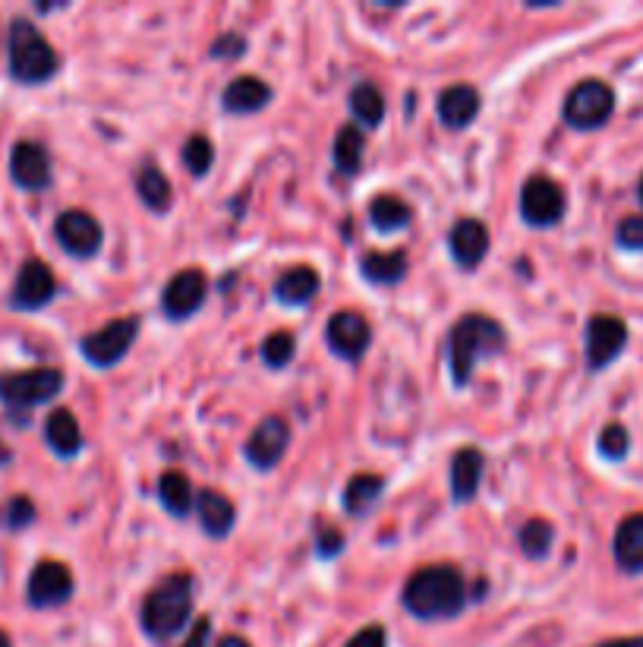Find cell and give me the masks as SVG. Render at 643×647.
Masks as SVG:
<instances>
[{
  "mask_svg": "<svg viewBox=\"0 0 643 647\" xmlns=\"http://www.w3.org/2000/svg\"><path fill=\"white\" fill-rule=\"evenodd\" d=\"M400 601L410 616H417L422 623H439L464 613L470 594H467L464 575L454 565H426L404 584Z\"/></svg>",
  "mask_w": 643,
  "mask_h": 647,
  "instance_id": "obj_1",
  "label": "cell"
},
{
  "mask_svg": "<svg viewBox=\"0 0 643 647\" xmlns=\"http://www.w3.org/2000/svg\"><path fill=\"white\" fill-rule=\"evenodd\" d=\"M508 344L502 322H495L486 312H467L454 322L448 336V367L454 385H467L473 370L489 358H499Z\"/></svg>",
  "mask_w": 643,
  "mask_h": 647,
  "instance_id": "obj_2",
  "label": "cell"
},
{
  "mask_svg": "<svg viewBox=\"0 0 643 647\" xmlns=\"http://www.w3.org/2000/svg\"><path fill=\"white\" fill-rule=\"evenodd\" d=\"M193 616V575H168L142 603V628L156 641H171Z\"/></svg>",
  "mask_w": 643,
  "mask_h": 647,
  "instance_id": "obj_3",
  "label": "cell"
},
{
  "mask_svg": "<svg viewBox=\"0 0 643 647\" xmlns=\"http://www.w3.org/2000/svg\"><path fill=\"white\" fill-rule=\"evenodd\" d=\"M57 67L61 61L45 35L29 20H17L10 29V76L17 83L35 86V83H47Z\"/></svg>",
  "mask_w": 643,
  "mask_h": 647,
  "instance_id": "obj_4",
  "label": "cell"
},
{
  "mask_svg": "<svg viewBox=\"0 0 643 647\" xmlns=\"http://www.w3.org/2000/svg\"><path fill=\"white\" fill-rule=\"evenodd\" d=\"M615 114V92L599 79H583L568 92L561 117L571 130H599Z\"/></svg>",
  "mask_w": 643,
  "mask_h": 647,
  "instance_id": "obj_5",
  "label": "cell"
},
{
  "mask_svg": "<svg viewBox=\"0 0 643 647\" xmlns=\"http://www.w3.org/2000/svg\"><path fill=\"white\" fill-rule=\"evenodd\" d=\"M61 392H64L61 370H25V373L0 376V402L13 411H32L57 399Z\"/></svg>",
  "mask_w": 643,
  "mask_h": 647,
  "instance_id": "obj_6",
  "label": "cell"
},
{
  "mask_svg": "<svg viewBox=\"0 0 643 647\" xmlns=\"http://www.w3.org/2000/svg\"><path fill=\"white\" fill-rule=\"evenodd\" d=\"M139 338V319L136 316H127V319H114L105 329L92 332L79 341V351L83 358L89 360L92 367L98 370H111L120 360L130 354L133 341Z\"/></svg>",
  "mask_w": 643,
  "mask_h": 647,
  "instance_id": "obj_7",
  "label": "cell"
},
{
  "mask_svg": "<svg viewBox=\"0 0 643 647\" xmlns=\"http://www.w3.org/2000/svg\"><path fill=\"white\" fill-rule=\"evenodd\" d=\"M565 190L555 183L553 178H543L536 174L524 183L521 190V215L524 222L533 224V227H553L565 219Z\"/></svg>",
  "mask_w": 643,
  "mask_h": 647,
  "instance_id": "obj_8",
  "label": "cell"
},
{
  "mask_svg": "<svg viewBox=\"0 0 643 647\" xmlns=\"http://www.w3.org/2000/svg\"><path fill=\"white\" fill-rule=\"evenodd\" d=\"M205 294H208V282H205L200 268H183L161 290V310L168 319L183 322V319H190L202 310Z\"/></svg>",
  "mask_w": 643,
  "mask_h": 647,
  "instance_id": "obj_9",
  "label": "cell"
},
{
  "mask_svg": "<svg viewBox=\"0 0 643 647\" xmlns=\"http://www.w3.org/2000/svg\"><path fill=\"white\" fill-rule=\"evenodd\" d=\"M288 446H290V424L285 421V417L271 414V417H266L262 424L253 429V436H249V443H246L244 455H246V462H249L256 470H271L281 465V458H285Z\"/></svg>",
  "mask_w": 643,
  "mask_h": 647,
  "instance_id": "obj_10",
  "label": "cell"
},
{
  "mask_svg": "<svg viewBox=\"0 0 643 647\" xmlns=\"http://www.w3.org/2000/svg\"><path fill=\"white\" fill-rule=\"evenodd\" d=\"M54 237H57V244L64 246L69 256H79V259L95 256V253L101 250V244H105L101 224L95 222L89 212H83V209H69V212H64V215L54 222Z\"/></svg>",
  "mask_w": 643,
  "mask_h": 647,
  "instance_id": "obj_11",
  "label": "cell"
},
{
  "mask_svg": "<svg viewBox=\"0 0 643 647\" xmlns=\"http://www.w3.org/2000/svg\"><path fill=\"white\" fill-rule=\"evenodd\" d=\"M29 603L35 609H51V606H61L73 597V575L64 562H54L45 559L32 569L29 575V591H25Z\"/></svg>",
  "mask_w": 643,
  "mask_h": 647,
  "instance_id": "obj_12",
  "label": "cell"
},
{
  "mask_svg": "<svg viewBox=\"0 0 643 647\" xmlns=\"http://www.w3.org/2000/svg\"><path fill=\"white\" fill-rule=\"evenodd\" d=\"M624 344H628V326L621 322L619 316L599 312L587 322V363H590V370L609 367L624 351Z\"/></svg>",
  "mask_w": 643,
  "mask_h": 647,
  "instance_id": "obj_13",
  "label": "cell"
},
{
  "mask_svg": "<svg viewBox=\"0 0 643 647\" xmlns=\"http://www.w3.org/2000/svg\"><path fill=\"white\" fill-rule=\"evenodd\" d=\"M325 338H329V348L341 360H360L366 354L369 341H373V329L360 312L341 310L329 319Z\"/></svg>",
  "mask_w": 643,
  "mask_h": 647,
  "instance_id": "obj_14",
  "label": "cell"
},
{
  "mask_svg": "<svg viewBox=\"0 0 643 647\" xmlns=\"http://www.w3.org/2000/svg\"><path fill=\"white\" fill-rule=\"evenodd\" d=\"M57 294V282H54V272L42 259H29L20 275H17V285L10 294V304L17 310H42L45 304L54 300Z\"/></svg>",
  "mask_w": 643,
  "mask_h": 647,
  "instance_id": "obj_15",
  "label": "cell"
},
{
  "mask_svg": "<svg viewBox=\"0 0 643 647\" xmlns=\"http://www.w3.org/2000/svg\"><path fill=\"white\" fill-rule=\"evenodd\" d=\"M10 178L23 190H47L51 187V158L39 142H20L10 156Z\"/></svg>",
  "mask_w": 643,
  "mask_h": 647,
  "instance_id": "obj_16",
  "label": "cell"
},
{
  "mask_svg": "<svg viewBox=\"0 0 643 647\" xmlns=\"http://www.w3.org/2000/svg\"><path fill=\"white\" fill-rule=\"evenodd\" d=\"M448 246L451 256L461 268H476L489 253V231L486 224L476 219H461L448 234Z\"/></svg>",
  "mask_w": 643,
  "mask_h": 647,
  "instance_id": "obj_17",
  "label": "cell"
},
{
  "mask_svg": "<svg viewBox=\"0 0 643 647\" xmlns=\"http://www.w3.org/2000/svg\"><path fill=\"white\" fill-rule=\"evenodd\" d=\"M436 114L444 130H464L480 114V92L473 86H448L436 102Z\"/></svg>",
  "mask_w": 643,
  "mask_h": 647,
  "instance_id": "obj_18",
  "label": "cell"
},
{
  "mask_svg": "<svg viewBox=\"0 0 643 647\" xmlns=\"http://www.w3.org/2000/svg\"><path fill=\"white\" fill-rule=\"evenodd\" d=\"M483 468H486V458H483L480 448H461L451 458V499L458 506H464L476 496L480 480H483Z\"/></svg>",
  "mask_w": 643,
  "mask_h": 647,
  "instance_id": "obj_19",
  "label": "cell"
},
{
  "mask_svg": "<svg viewBox=\"0 0 643 647\" xmlns=\"http://www.w3.org/2000/svg\"><path fill=\"white\" fill-rule=\"evenodd\" d=\"M271 102V86H266L259 76H237L227 83L222 95V108L227 114H256Z\"/></svg>",
  "mask_w": 643,
  "mask_h": 647,
  "instance_id": "obj_20",
  "label": "cell"
},
{
  "mask_svg": "<svg viewBox=\"0 0 643 647\" xmlns=\"http://www.w3.org/2000/svg\"><path fill=\"white\" fill-rule=\"evenodd\" d=\"M196 515H200L202 531L215 540L231 534L234 521H237V512L231 506V499L218 490H200L196 492Z\"/></svg>",
  "mask_w": 643,
  "mask_h": 647,
  "instance_id": "obj_21",
  "label": "cell"
},
{
  "mask_svg": "<svg viewBox=\"0 0 643 647\" xmlns=\"http://www.w3.org/2000/svg\"><path fill=\"white\" fill-rule=\"evenodd\" d=\"M615 562H619L624 572L637 575L643 572V512L628 515L615 531Z\"/></svg>",
  "mask_w": 643,
  "mask_h": 647,
  "instance_id": "obj_22",
  "label": "cell"
},
{
  "mask_svg": "<svg viewBox=\"0 0 643 647\" xmlns=\"http://www.w3.org/2000/svg\"><path fill=\"white\" fill-rule=\"evenodd\" d=\"M45 439H47V446L54 448L61 458H73V455H79V448H83V429H79L76 414L67 411V407L51 411V417L45 421Z\"/></svg>",
  "mask_w": 643,
  "mask_h": 647,
  "instance_id": "obj_23",
  "label": "cell"
},
{
  "mask_svg": "<svg viewBox=\"0 0 643 647\" xmlns=\"http://www.w3.org/2000/svg\"><path fill=\"white\" fill-rule=\"evenodd\" d=\"M319 272L312 266H297L288 268L281 278H278V285H275V297H278V304H285V307H303V304H310L312 297L319 294Z\"/></svg>",
  "mask_w": 643,
  "mask_h": 647,
  "instance_id": "obj_24",
  "label": "cell"
},
{
  "mask_svg": "<svg viewBox=\"0 0 643 647\" xmlns=\"http://www.w3.org/2000/svg\"><path fill=\"white\" fill-rule=\"evenodd\" d=\"M410 259L404 250H392V253H366L360 259V275L373 285H398L407 275Z\"/></svg>",
  "mask_w": 643,
  "mask_h": 647,
  "instance_id": "obj_25",
  "label": "cell"
},
{
  "mask_svg": "<svg viewBox=\"0 0 643 647\" xmlns=\"http://www.w3.org/2000/svg\"><path fill=\"white\" fill-rule=\"evenodd\" d=\"M136 193H139V202H142L146 209L158 212V215L168 212V209H171V200H174L171 180L164 178L152 161H146V165L136 171Z\"/></svg>",
  "mask_w": 643,
  "mask_h": 647,
  "instance_id": "obj_26",
  "label": "cell"
},
{
  "mask_svg": "<svg viewBox=\"0 0 643 647\" xmlns=\"http://www.w3.org/2000/svg\"><path fill=\"white\" fill-rule=\"evenodd\" d=\"M158 499L168 512L174 518H186V515L196 509V496L190 480L180 474V470H164L161 480H158Z\"/></svg>",
  "mask_w": 643,
  "mask_h": 647,
  "instance_id": "obj_27",
  "label": "cell"
},
{
  "mask_svg": "<svg viewBox=\"0 0 643 647\" xmlns=\"http://www.w3.org/2000/svg\"><path fill=\"white\" fill-rule=\"evenodd\" d=\"M385 490V480L376 474H356L354 480L347 484V490L341 496V506L344 512L363 518L366 512H373V506L378 502V496Z\"/></svg>",
  "mask_w": 643,
  "mask_h": 647,
  "instance_id": "obj_28",
  "label": "cell"
},
{
  "mask_svg": "<svg viewBox=\"0 0 643 647\" xmlns=\"http://www.w3.org/2000/svg\"><path fill=\"white\" fill-rule=\"evenodd\" d=\"M369 222H373V227L382 231V234L404 231L407 224L414 222V209L404 200H398V197L382 193V197H376V200L369 202Z\"/></svg>",
  "mask_w": 643,
  "mask_h": 647,
  "instance_id": "obj_29",
  "label": "cell"
},
{
  "mask_svg": "<svg viewBox=\"0 0 643 647\" xmlns=\"http://www.w3.org/2000/svg\"><path fill=\"white\" fill-rule=\"evenodd\" d=\"M363 149H366V136L360 127L354 124H347V127H341L337 136H334V168L341 171V174H356L360 171V165H363Z\"/></svg>",
  "mask_w": 643,
  "mask_h": 647,
  "instance_id": "obj_30",
  "label": "cell"
},
{
  "mask_svg": "<svg viewBox=\"0 0 643 647\" xmlns=\"http://www.w3.org/2000/svg\"><path fill=\"white\" fill-rule=\"evenodd\" d=\"M351 112H354V117L363 127H378L382 117H385V98H382V92L373 83H360L351 92Z\"/></svg>",
  "mask_w": 643,
  "mask_h": 647,
  "instance_id": "obj_31",
  "label": "cell"
},
{
  "mask_svg": "<svg viewBox=\"0 0 643 647\" xmlns=\"http://www.w3.org/2000/svg\"><path fill=\"white\" fill-rule=\"evenodd\" d=\"M517 543H521V550H524V556L527 559H546L555 543V528L549 521H543V518H531V521L521 528Z\"/></svg>",
  "mask_w": 643,
  "mask_h": 647,
  "instance_id": "obj_32",
  "label": "cell"
},
{
  "mask_svg": "<svg viewBox=\"0 0 643 647\" xmlns=\"http://www.w3.org/2000/svg\"><path fill=\"white\" fill-rule=\"evenodd\" d=\"M183 168L193 174V178H205L208 171H212V161H215V146H212V139L202 134H193L186 142H183Z\"/></svg>",
  "mask_w": 643,
  "mask_h": 647,
  "instance_id": "obj_33",
  "label": "cell"
},
{
  "mask_svg": "<svg viewBox=\"0 0 643 647\" xmlns=\"http://www.w3.org/2000/svg\"><path fill=\"white\" fill-rule=\"evenodd\" d=\"M293 354H297V341H293L290 332H271L262 341V360H266V367H271V370L288 367Z\"/></svg>",
  "mask_w": 643,
  "mask_h": 647,
  "instance_id": "obj_34",
  "label": "cell"
},
{
  "mask_svg": "<svg viewBox=\"0 0 643 647\" xmlns=\"http://www.w3.org/2000/svg\"><path fill=\"white\" fill-rule=\"evenodd\" d=\"M628 448H631V436H628V429L621 424H609L602 433H599V452L609 458V462H619L628 455Z\"/></svg>",
  "mask_w": 643,
  "mask_h": 647,
  "instance_id": "obj_35",
  "label": "cell"
},
{
  "mask_svg": "<svg viewBox=\"0 0 643 647\" xmlns=\"http://www.w3.org/2000/svg\"><path fill=\"white\" fill-rule=\"evenodd\" d=\"M32 521H35V506H32L25 496L13 499V502L7 506V528H10V531H23Z\"/></svg>",
  "mask_w": 643,
  "mask_h": 647,
  "instance_id": "obj_36",
  "label": "cell"
},
{
  "mask_svg": "<svg viewBox=\"0 0 643 647\" xmlns=\"http://www.w3.org/2000/svg\"><path fill=\"white\" fill-rule=\"evenodd\" d=\"M619 244L624 250H643V219L631 215L619 224Z\"/></svg>",
  "mask_w": 643,
  "mask_h": 647,
  "instance_id": "obj_37",
  "label": "cell"
},
{
  "mask_svg": "<svg viewBox=\"0 0 643 647\" xmlns=\"http://www.w3.org/2000/svg\"><path fill=\"white\" fill-rule=\"evenodd\" d=\"M344 647H388V638H385V628L382 625H366Z\"/></svg>",
  "mask_w": 643,
  "mask_h": 647,
  "instance_id": "obj_38",
  "label": "cell"
},
{
  "mask_svg": "<svg viewBox=\"0 0 643 647\" xmlns=\"http://www.w3.org/2000/svg\"><path fill=\"white\" fill-rule=\"evenodd\" d=\"M341 550H344V537L337 534L334 528H325V531L319 534V540H315V553L322 559H334Z\"/></svg>",
  "mask_w": 643,
  "mask_h": 647,
  "instance_id": "obj_39",
  "label": "cell"
},
{
  "mask_svg": "<svg viewBox=\"0 0 643 647\" xmlns=\"http://www.w3.org/2000/svg\"><path fill=\"white\" fill-rule=\"evenodd\" d=\"M246 51V42L240 35H234V32H227L222 35L215 45H212V57H240Z\"/></svg>",
  "mask_w": 643,
  "mask_h": 647,
  "instance_id": "obj_40",
  "label": "cell"
},
{
  "mask_svg": "<svg viewBox=\"0 0 643 647\" xmlns=\"http://www.w3.org/2000/svg\"><path fill=\"white\" fill-rule=\"evenodd\" d=\"M208 632H212V619H208V616H202V619H196V625H193L190 638H186L180 647H205L208 645Z\"/></svg>",
  "mask_w": 643,
  "mask_h": 647,
  "instance_id": "obj_41",
  "label": "cell"
},
{
  "mask_svg": "<svg viewBox=\"0 0 643 647\" xmlns=\"http://www.w3.org/2000/svg\"><path fill=\"white\" fill-rule=\"evenodd\" d=\"M597 647H643V635H634V638H615V641H602Z\"/></svg>",
  "mask_w": 643,
  "mask_h": 647,
  "instance_id": "obj_42",
  "label": "cell"
},
{
  "mask_svg": "<svg viewBox=\"0 0 643 647\" xmlns=\"http://www.w3.org/2000/svg\"><path fill=\"white\" fill-rule=\"evenodd\" d=\"M218 647H249V641L237 638V635H227V638H222V641H218Z\"/></svg>",
  "mask_w": 643,
  "mask_h": 647,
  "instance_id": "obj_43",
  "label": "cell"
},
{
  "mask_svg": "<svg viewBox=\"0 0 643 647\" xmlns=\"http://www.w3.org/2000/svg\"><path fill=\"white\" fill-rule=\"evenodd\" d=\"M7 462H10V448H7V446H3V443H0V468H3Z\"/></svg>",
  "mask_w": 643,
  "mask_h": 647,
  "instance_id": "obj_44",
  "label": "cell"
},
{
  "mask_svg": "<svg viewBox=\"0 0 643 647\" xmlns=\"http://www.w3.org/2000/svg\"><path fill=\"white\" fill-rule=\"evenodd\" d=\"M0 647H13L10 645V638H7V632H0Z\"/></svg>",
  "mask_w": 643,
  "mask_h": 647,
  "instance_id": "obj_45",
  "label": "cell"
},
{
  "mask_svg": "<svg viewBox=\"0 0 643 647\" xmlns=\"http://www.w3.org/2000/svg\"><path fill=\"white\" fill-rule=\"evenodd\" d=\"M637 197H641V202H643V178H641V187H637Z\"/></svg>",
  "mask_w": 643,
  "mask_h": 647,
  "instance_id": "obj_46",
  "label": "cell"
}]
</instances>
